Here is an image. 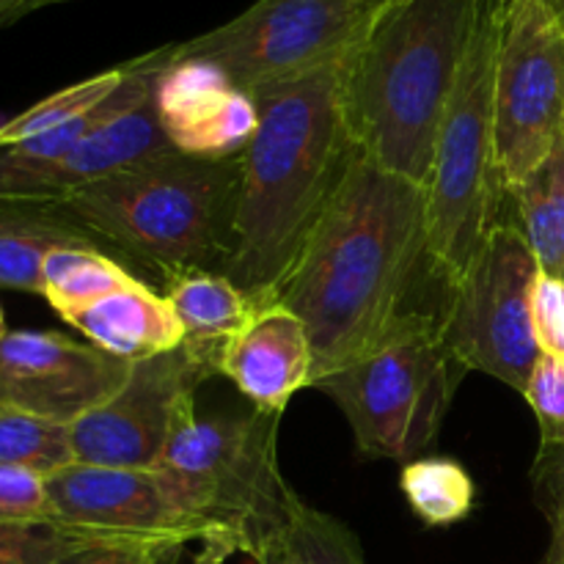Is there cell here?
<instances>
[{
  "instance_id": "1",
  "label": "cell",
  "mask_w": 564,
  "mask_h": 564,
  "mask_svg": "<svg viewBox=\"0 0 564 564\" xmlns=\"http://www.w3.org/2000/svg\"><path fill=\"white\" fill-rule=\"evenodd\" d=\"M427 264V191L356 149L275 301L306 325L314 383L383 345Z\"/></svg>"
},
{
  "instance_id": "2",
  "label": "cell",
  "mask_w": 564,
  "mask_h": 564,
  "mask_svg": "<svg viewBox=\"0 0 564 564\" xmlns=\"http://www.w3.org/2000/svg\"><path fill=\"white\" fill-rule=\"evenodd\" d=\"M341 64L253 94L259 127L240 158L224 275L262 306L275 301L356 152L341 110Z\"/></svg>"
},
{
  "instance_id": "3",
  "label": "cell",
  "mask_w": 564,
  "mask_h": 564,
  "mask_svg": "<svg viewBox=\"0 0 564 564\" xmlns=\"http://www.w3.org/2000/svg\"><path fill=\"white\" fill-rule=\"evenodd\" d=\"M479 3L397 0L341 64L352 147L424 191Z\"/></svg>"
},
{
  "instance_id": "4",
  "label": "cell",
  "mask_w": 564,
  "mask_h": 564,
  "mask_svg": "<svg viewBox=\"0 0 564 564\" xmlns=\"http://www.w3.org/2000/svg\"><path fill=\"white\" fill-rule=\"evenodd\" d=\"M240 158L160 154L58 198L99 242L154 264L165 275L224 273L235 246Z\"/></svg>"
},
{
  "instance_id": "5",
  "label": "cell",
  "mask_w": 564,
  "mask_h": 564,
  "mask_svg": "<svg viewBox=\"0 0 564 564\" xmlns=\"http://www.w3.org/2000/svg\"><path fill=\"white\" fill-rule=\"evenodd\" d=\"M507 0H482L452 88L427 182L430 270L455 286L499 224L505 196L496 165V58Z\"/></svg>"
},
{
  "instance_id": "6",
  "label": "cell",
  "mask_w": 564,
  "mask_h": 564,
  "mask_svg": "<svg viewBox=\"0 0 564 564\" xmlns=\"http://www.w3.org/2000/svg\"><path fill=\"white\" fill-rule=\"evenodd\" d=\"M279 413L193 419L160 460L185 505L209 527L204 564L259 549L281 529L292 488L279 468Z\"/></svg>"
},
{
  "instance_id": "7",
  "label": "cell",
  "mask_w": 564,
  "mask_h": 564,
  "mask_svg": "<svg viewBox=\"0 0 564 564\" xmlns=\"http://www.w3.org/2000/svg\"><path fill=\"white\" fill-rule=\"evenodd\" d=\"M455 367L438 319L411 312L383 345L314 386L345 413L364 455L411 463L444 427Z\"/></svg>"
},
{
  "instance_id": "8",
  "label": "cell",
  "mask_w": 564,
  "mask_h": 564,
  "mask_svg": "<svg viewBox=\"0 0 564 564\" xmlns=\"http://www.w3.org/2000/svg\"><path fill=\"white\" fill-rule=\"evenodd\" d=\"M383 11L361 0H257L235 20L176 44V55L209 61L253 97L339 64Z\"/></svg>"
},
{
  "instance_id": "9",
  "label": "cell",
  "mask_w": 564,
  "mask_h": 564,
  "mask_svg": "<svg viewBox=\"0 0 564 564\" xmlns=\"http://www.w3.org/2000/svg\"><path fill=\"white\" fill-rule=\"evenodd\" d=\"M540 264L516 224L490 229L488 242L455 286L438 336L460 369L527 389L540 358L532 328V290Z\"/></svg>"
},
{
  "instance_id": "10",
  "label": "cell",
  "mask_w": 564,
  "mask_h": 564,
  "mask_svg": "<svg viewBox=\"0 0 564 564\" xmlns=\"http://www.w3.org/2000/svg\"><path fill=\"white\" fill-rule=\"evenodd\" d=\"M494 105L496 165L507 193L564 132V25L545 0H507Z\"/></svg>"
},
{
  "instance_id": "11",
  "label": "cell",
  "mask_w": 564,
  "mask_h": 564,
  "mask_svg": "<svg viewBox=\"0 0 564 564\" xmlns=\"http://www.w3.org/2000/svg\"><path fill=\"white\" fill-rule=\"evenodd\" d=\"M213 375L185 345L130 364L124 386L69 424L75 463L158 468L171 441L196 419V391Z\"/></svg>"
},
{
  "instance_id": "12",
  "label": "cell",
  "mask_w": 564,
  "mask_h": 564,
  "mask_svg": "<svg viewBox=\"0 0 564 564\" xmlns=\"http://www.w3.org/2000/svg\"><path fill=\"white\" fill-rule=\"evenodd\" d=\"M53 521L105 543L202 545L204 564L213 534L185 505L160 468H108L69 463L44 477Z\"/></svg>"
},
{
  "instance_id": "13",
  "label": "cell",
  "mask_w": 564,
  "mask_h": 564,
  "mask_svg": "<svg viewBox=\"0 0 564 564\" xmlns=\"http://www.w3.org/2000/svg\"><path fill=\"white\" fill-rule=\"evenodd\" d=\"M130 364L55 330H9L0 339V402L75 424L124 386Z\"/></svg>"
},
{
  "instance_id": "14",
  "label": "cell",
  "mask_w": 564,
  "mask_h": 564,
  "mask_svg": "<svg viewBox=\"0 0 564 564\" xmlns=\"http://www.w3.org/2000/svg\"><path fill=\"white\" fill-rule=\"evenodd\" d=\"M154 108L171 147L202 160L242 158L259 127L251 94L209 61L176 55V44L154 83Z\"/></svg>"
},
{
  "instance_id": "15",
  "label": "cell",
  "mask_w": 564,
  "mask_h": 564,
  "mask_svg": "<svg viewBox=\"0 0 564 564\" xmlns=\"http://www.w3.org/2000/svg\"><path fill=\"white\" fill-rule=\"evenodd\" d=\"M220 375L257 411L284 416L292 397L314 386V352L306 325L281 303H264L226 345Z\"/></svg>"
},
{
  "instance_id": "16",
  "label": "cell",
  "mask_w": 564,
  "mask_h": 564,
  "mask_svg": "<svg viewBox=\"0 0 564 564\" xmlns=\"http://www.w3.org/2000/svg\"><path fill=\"white\" fill-rule=\"evenodd\" d=\"M66 323L80 330L88 345L127 364L163 356L185 345V328L169 297L152 292L138 279L94 306L72 314Z\"/></svg>"
},
{
  "instance_id": "17",
  "label": "cell",
  "mask_w": 564,
  "mask_h": 564,
  "mask_svg": "<svg viewBox=\"0 0 564 564\" xmlns=\"http://www.w3.org/2000/svg\"><path fill=\"white\" fill-rule=\"evenodd\" d=\"M61 248H102V242L42 198H0V286L42 295V270Z\"/></svg>"
},
{
  "instance_id": "18",
  "label": "cell",
  "mask_w": 564,
  "mask_h": 564,
  "mask_svg": "<svg viewBox=\"0 0 564 564\" xmlns=\"http://www.w3.org/2000/svg\"><path fill=\"white\" fill-rule=\"evenodd\" d=\"M165 297L185 328V347L215 375H220V356L226 345L251 323L262 306L240 286L231 284L224 273L213 270L165 275Z\"/></svg>"
},
{
  "instance_id": "19",
  "label": "cell",
  "mask_w": 564,
  "mask_h": 564,
  "mask_svg": "<svg viewBox=\"0 0 564 564\" xmlns=\"http://www.w3.org/2000/svg\"><path fill=\"white\" fill-rule=\"evenodd\" d=\"M507 196L516 202V226L532 248L540 270L562 275L564 270V132L543 163Z\"/></svg>"
},
{
  "instance_id": "20",
  "label": "cell",
  "mask_w": 564,
  "mask_h": 564,
  "mask_svg": "<svg viewBox=\"0 0 564 564\" xmlns=\"http://www.w3.org/2000/svg\"><path fill=\"white\" fill-rule=\"evenodd\" d=\"M279 564H367L356 534L328 512L306 505L292 490L279 532L253 554Z\"/></svg>"
},
{
  "instance_id": "21",
  "label": "cell",
  "mask_w": 564,
  "mask_h": 564,
  "mask_svg": "<svg viewBox=\"0 0 564 564\" xmlns=\"http://www.w3.org/2000/svg\"><path fill=\"white\" fill-rule=\"evenodd\" d=\"M132 275L102 248H61L42 270V295L64 319L132 284Z\"/></svg>"
},
{
  "instance_id": "22",
  "label": "cell",
  "mask_w": 564,
  "mask_h": 564,
  "mask_svg": "<svg viewBox=\"0 0 564 564\" xmlns=\"http://www.w3.org/2000/svg\"><path fill=\"white\" fill-rule=\"evenodd\" d=\"M400 488L413 516L427 527H452L466 521L477 501L471 474L452 457H422L405 463Z\"/></svg>"
},
{
  "instance_id": "23",
  "label": "cell",
  "mask_w": 564,
  "mask_h": 564,
  "mask_svg": "<svg viewBox=\"0 0 564 564\" xmlns=\"http://www.w3.org/2000/svg\"><path fill=\"white\" fill-rule=\"evenodd\" d=\"M75 463L69 427L0 402V466L50 477Z\"/></svg>"
},
{
  "instance_id": "24",
  "label": "cell",
  "mask_w": 564,
  "mask_h": 564,
  "mask_svg": "<svg viewBox=\"0 0 564 564\" xmlns=\"http://www.w3.org/2000/svg\"><path fill=\"white\" fill-rule=\"evenodd\" d=\"M124 72V64L116 66V69L99 72V75L88 77V80H80L75 83V86H66L61 88V91L50 94L47 99L31 105V108L22 110L14 119L3 121V124H0V149L17 147V143L31 141V138L44 135V132L50 130H58V127L86 116L88 110H94L99 102H105V99L121 86Z\"/></svg>"
},
{
  "instance_id": "25",
  "label": "cell",
  "mask_w": 564,
  "mask_h": 564,
  "mask_svg": "<svg viewBox=\"0 0 564 564\" xmlns=\"http://www.w3.org/2000/svg\"><path fill=\"white\" fill-rule=\"evenodd\" d=\"M105 540L61 523H0V564H61Z\"/></svg>"
},
{
  "instance_id": "26",
  "label": "cell",
  "mask_w": 564,
  "mask_h": 564,
  "mask_svg": "<svg viewBox=\"0 0 564 564\" xmlns=\"http://www.w3.org/2000/svg\"><path fill=\"white\" fill-rule=\"evenodd\" d=\"M534 496L549 521L543 564H564V444H540L532 471Z\"/></svg>"
},
{
  "instance_id": "27",
  "label": "cell",
  "mask_w": 564,
  "mask_h": 564,
  "mask_svg": "<svg viewBox=\"0 0 564 564\" xmlns=\"http://www.w3.org/2000/svg\"><path fill=\"white\" fill-rule=\"evenodd\" d=\"M523 397L538 416L540 444H564V358L540 356Z\"/></svg>"
},
{
  "instance_id": "28",
  "label": "cell",
  "mask_w": 564,
  "mask_h": 564,
  "mask_svg": "<svg viewBox=\"0 0 564 564\" xmlns=\"http://www.w3.org/2000/svg\"><path fill=\"white\" fill-rule=\"evenodd\" d=\"M47 485L25 468L0 466V523H50Z\"/></svg>"
},
{
  "instance_id": "29",
  "label": "cell",
  "mask_w": 564,
  "mask_h": 564,
  "mask_svg": "<svg viewBox=\"0 0 564 564\" xmlns=\"http://www.w3.org/2000/svg\"><path fill=\"white\" fill-rule=\"evenodd\" d=\"M532 328L540 356L564 358V279L540 270L532 290Z\"/></svg>"
},
{
  "instance_id": "30",
  "label": "cell",
  "mask_w": 564,
  "mask_h": 564,
  "mask_svg": "<svg viewBox=\"0 0 564 564\" xmlns=\"http://www.w3.org/2000/svg\"><path fill=\"white\" fill-rule=\"evenodd\" d=\"M185 549L174 545H130L105 543L80 551L61 564H182Z\"/></svg>"
},
{
  "instance_id": "31",
  "label": "cell",
  "mask_w": 564,
  "mask_h": 564,
  "mask_svg": "<svg viewBox=\"0 0 564 564\" xmlns=\"http://www.w3.org/2000/svg\"><path fill=\"white\" fill-rule=\"evenodd\" d=\"M58 3H69V0H0V28L14 25L28 14H36V11Z\"/></svg>"
},
{
  "instance_id": "32",
  "label": "cell",
  "mask_w": 564,
  "mask_h": 564,
  "mask_svg": "<svg viewBox=\"0 0 564 564\" xmlns=\"http://www.w3.org/2000/svg\"><path fill=\"white\" fill-rule=\"evenodd\" d=\"M545 3H549V9L554 11L556 20H560L564 25V0H545Z\"/></svg>"
},
{
  "instance_id": "33",
  "label": "cell",
  "mask_w": 564,
  "mask_h": 564,
  "mask_svg": "<svg viewBox=\"0 0 564 564\" xmlns=\"http://www.w3.org/2000/svg\"><path fill=\"white\" fill-rule=\"evenodd\" d=\"M361 3L375 6V9H389V6L397 3V0H361Z\"/></svg>"
},
{
  "instance_id": "34",
  "label": "cell",
  "mask_w": 564,
  "mask_h": 564,
  "mask_svg": "<svg viewBox=\"0 0 564 564\" xmlns=\"http://www.w3.org/2000/svg\"><path fill=\"white\" fill-rule=\"evenodd\" d=\"M6 334H9V330H6V323H3V312H0V339H3Z\"/></svg>"
},
{
  "instance_id": "35",
  "label": "cell",
  "mask_w": 564,
  "mask_h": 564,
  "mask_svg": "<svg viewBox=\"0 0 564 564\" xmlns=\"http://www.w3.org/2000/svg\"><path fill=\"white\" fill-rule=\"evenodd\" d=\"M562 279H564V270H562Z\"/></svg>"
}]
</instances>
